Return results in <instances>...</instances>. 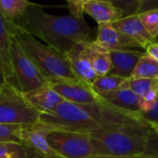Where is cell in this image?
I'll return each instance as SVG.
<instances>
[{"instance_id": "6da1fadb", "label": "cell", "mask_w": 158, "mask_h": 158, "mask_svg": "<svg viewBox=\"0 0 158 158\" xmlns=\"http://www.w3.org/2000/svg\"><path fill=\"white\" fill-rule=\"evenodd\" d=\"M15 22L64 56L76 44L91 41V29L84 18L51 15L34 3Z\"/></svg>"}, {"instance_id": "7a4b0ae2", "label": "cell", "mask_w": 158, "mask_h": 158, "mask_svg": "<svg viewBox=\"0 0 158 158\" xmlns=\"http://www.w3.org/2000/svg\"><path fill=\"white\" fill-rule=\"evenodd\" d=\"M148 126H124L90 134L92 156H142L147 148L151 133Z\"/></svg>"}, {"instance_id": "3957f363", "label": "cell", "mask_w": 158, "mask_h": 158, "mask_svg": "<svg viewBox=\"0 0 158 158\" xmlns=\"http://www.w3.org/2000/svg\"><path fill=\"white\" fill-rule=\"evenodd\" d=\"M6 22L10 34L47 81L78 80L64 56L39 41L18 23Z\"/></svg>"}, {"instance_id": "277c9868", "label": "cell", "mask_w": 158, "mask_h": 158, "mask_svg": "<svg viewBox=\"0 0 158 158\" xmlns=\"http://www.w3.org/2000/svg\"><path fill=\"white\" fill-rule=\"evenodd\" d=\"M39 122L52 130L89 134L107 130L100 118L98 104L80 105L65 100L53 112L40 114Z\"/></svg>"}, {"instance_id": "5b68a950", "label": "cell", "mask_w": 158, "mask_h": 158, "mask_svg": "<svg viewBox=\"0 0 158 158\" xmlns=\"http://www.w3.org/2000/svg\"><path fill=\"white\" fill-rule=\"evenodd\" d=\"M39 118L40 113L19 89L8 83L0 86V123L27 127L37 123Z\"/></svg>"}, {"instance_id": "8992f818", "label": "cell", "mask_w": 158, "mask_h": 158, "mask_svg": "<svg viewBox=\"0 0 158 158\" xmlns=\"http://www.w3.org/2000/svg\"><path fill=\"white\" fill-rule=\"evenodd\" d=\"M11 64L16 86L22 94L31 92L47 81L44 76L24 53L12 35Z\"/></svg>"}, {"instance_id": "52a82bcc", "label": "cell", "mask_w": 158, "mask_h": 158, "mask_svg": "<svg viewBox=\"0 0 158 158\" xmlns=\"http://www.w3.org/2000/svg\"><path fill=\"white\" fill-rule=\"evenodd\" d=\"M46 139L63 158H90L93 156L89 133L52 130Z\"/></svg>"}, {"instance_id": "ba28073f", "label": "cell", "mask_w": 158, "mask_h": 158, "mask_svg": "<svg viewBox=\"0 0 158 158\" xmlns=\"http://www.w3.org/2000/svg\"><path fill=\"white\" fill-rule=\"evenodd\" d=\"M53 89L68 102L80 105L106 104L107 102L96 94L92 86L79 80H60L50 81Z\"/></svg>"}, {"instance_id": "9c48e42d", "label": "cell", "mask_w": 158, "mask_h": 158, "mask_svg": "<svg viewBox=\"0 0 158 158\" xmlns=\"http://www.w3.org/2000/svg\"><path fill=\"white\" fill-rule=\"evenodd\" d=\"M51 131V128L39 121L33 125L22 127L20 131L21 144L47 158H63L47 142L46 137Z\"/></svg>"}, {"instance_id": "30bf717a", "label": "cell", "mask_w": 158, "mask_h": 158, "mask_svg": "<svg viewBox=\"0 0 158 158\" xmlns=\"http://www.w3.org/2000/svg\"><path fill=\"white\" fill-rule=\"evenodd\" d=\"M73 73L78 80L92 86V83L98 78L94 72L87 50V41L76 44L65 56Z\"/></svg>"}, {"instance_id": "8fae6325", "label": "cell", "mask_w": 158, "mask_h": 158, "mask_svg": "<svg viewBox=\"0 0 158 158\" xmlns=\"http://www.w3.org/2000/svg\"><path fill=\"white\" fill-rule=\"evenodd\" d=\"M94 41L109 51L127 50L137 47L144 48L140 42L118 31L111 23L98 25L97 36Z\"/></svg>"}, {"instance_id": "7c38bea8", "label": "cell", "mask_w": 158, "mask_h": 158, "mask_svg": "<svg viewBox=\"0 0 158 158\" xmlns=\"http://www.w3.org/2000/svg\"><path fill=\"white\" fill-rule=\"evenodd\" d=\"M24 98L40 114L53 112L64 99L53 89L50 81H46L42 86L23 94Z\"/></svg>"}, {"instance_id": "4fadbf2b", "label": "cell", "mask_w": 158, "mask_h": 158, "mask_svg": "<svg viewBox=\"0 0 158 158\" xmlns=\"http://www.w3.org/2000/svg\"><path fill=\"white\" fill-rule=\"evenodd\" d=\"M84 13L93 18L97 23H113L124 16L121 8L108 0H85Z\"/></svg>"}, {"instance_id": "5bb4252c", "label": "cell", "mask_w": 158, "mask_h": 158, "mask_svg": "<svg viewBox=\"0 0 158 158\" xmlns=\"http://www.w3.org/2000/svg\"><path fill=\"white\" fill-rule=\"evenodd\" d=\"M142 55V52L132 49L110 51L111 69L109 74L124 79L131 78Z\"/></svg>"}, {"instance_id": "9a60e30c", "label": "cell", "mask_w": 158, "mask_h": 158, "mask_svg": "<svg viewBox=\"0 0 158 158\" xmlns=\"http://www.w3.org/2000/svg\"><path fill=\"white\" fill-rule=\"evenodd\" d=\"M0 63L6 83L16 86L11 64V35L6 20L0 15ZM18 89V88H17Z\"/></svg>"}, {"instance_id": "2e32d148", "label": "cell", "mask_w": 158, "mask_h": 158, "mask_svg": "<svg viewBox=\"0 0 158 158\" xmlns=\"http://www.w3.org/2000/svg\"><path fill=\"white\" fill-rule=\"evenodd\" d=\"M111 24L118 31L140 42L144 46V49L147 44L153 42L152 37L141 22L139 14L123 17Z\"/></svg>"}, {"instance_id": "e0dca14e", "label": "cell", "mask_w": 158, "mask_h": 158, "mask_svg": "<svg viewBox=\"0 0 158 158\" xmlns=\"http://www.w3.org/2000/svg\"><path fill=\"white\" fill-rule=\"evenodd\" d=\"M87 50L91 65L97 76L108 74L111 69L110 51L95 41H87Z\"/></svg>"}, {"instance_id": "ac0fdd59", "label": "cell", "mask_w": 158, "mask_h": 158, "mask_svg": "<svg viewBox=\"0 0 158 158\" xmlns=\"http://www.w3.org/2000/svg\"><path fill=\"white\" fill-rule=\"evenodd\" d=\"M108 104L135 113H140V97L137 96L131 89L121 88L115 92L101 96Z\"/></svg>"}, {"instance_id": "d6986e66", "label": "cell", "mask_w": 158, "mask_h": 158, "mask_svg": "<svg viewBox=\"0 0 158 158\" xmlns=\"http://www.w3.org/2000/svg\"><path fill=\"white\" fill-rule=\"evenodd\" d=\"M32 4L27 0H0V15L6 21H18Z\"/></svg>"}, {"instance_id": "ffe728a7", "label": "cell", "mask_w": 158, "mask_h": 158, "mask_svg": "<svg viewBox=\"0 0 158 158\" xmlns=\"http://www.w3.org/2000/svg\"><path fill=\"white\" fill-rule=\"evenodd\" d=\"M127 81L128 79H124L108 73L104 76H99L92 83V88L96 94L102 96L104 94L115 92L121 88H128Z\"/></svg>"}, {"instance_id": "44dd1931", "label": "cell", "mask_w": 158, "mask_h": 158, "mask_svg": "<svg viewBox=\"0 0 158 158\" xmlns=\"http://www.w3.org/2000/svg\"><path fill=\"white\" fill-rule=\"evenodd\" d=\"M131 78L151 79L158 81V61L146 52H143Z\"/></svg>"}, {"instance_id": "7402d4cb", "label": "cell", "mask_w": 158, "mask_h": 158, "mask_svg": "<svg viewBox=\"0 0 158 158\" xmlns=\"http://www.w3.org/2000/svg\"><path fill=\"white\" fill-rule=\"evenodd\" d=\"M127 87L131 89L137 96L143 97L147 93L158 87V81L151 79H134L129 78Z\"/></svg>"}, {"instance_id": "603a6c76", "label": "cell", "mask_w": 158, "mask_h": 158, "mask_svg": "<svg viewBox=\"0 0 158 158\" xmlns=\"http://www.w3.org/2000/svg\"><path fill=\"white\" fill-rule=\"evenodd\" d=\"M139 18L147 32L154 39L158 34V7L143 10L139 13Z\"/></svg>"}, {"instance_id": "cb8c5ba5", "label": "cell", "mask_w": 158, "mask_h": 158, "mask_svg": "<svg viewBox=\"0 0 158 158\" xmlns=\"http://www.w3.org/2000/svg\"><path fill=\"white\" fill-rule=\"evenodd\" d=\"M21 129L22 127L19 125L0 123V143L21 144Z\"/></svg>"}, {"instance_id": "d4e9b609", "label": "cell", "mask_w": 158, "mask_h": 158, "mask_svg": "<svg viewBox=\"0 0 158 158\" xmlns=\"http://www.w3.org/2000/svg\"><path fill=\"white\" fill-rule=\"evenodd\" d=\"M0 158H27L21 144L0 143Z\"/></svg>"}, {"instance_id": "484cf974", "label": "cell", "mask_w": 158, "mask_h": 158, "mask_svg": "<svg viewBox=\"0 0 158 158\" xmlns=\"http://www.w3.org/2000/svg\"><path fill=\"white\" fill-rule=\"evenodd\" d=\"M157 88L147 93L143 97H140V110L142 113L150 111L157 103Z\"/></svg>"}, {"instance_id": "4316f807", "label": "cell", "mask_w": 158, "mask_h": 158, "mask_svg": "<svg viewBox=\"0 0 158 158\" xmlns=\"http://www.w3.org/2000/svg\"><path fill=\"white\" fill-rule=\"evenodd\" d=\"M84 3L85 0H71L68 1V9L69 15L75 18H84Z\"/></svg>"}, {"instance_id": "83f0119b", "label": "cell", "mask_w": 158, "mask_h": 158, "mask_svg": "<svg viewBox=\"0 0 158 158\" xmlns=\"http://www.w3.org/2000/svg\"><path fill=\"white\" fill-rule=\"evenodd\" d=\"M143 156H150L158 158V134L151 131L148 141H147V148L145 154Z\"/></svg>"}, {"instance_id": "f1b7e54d", "label": "cell", "mask_w": 158, "mask_h": 158, "mask_svg": "<svg viewBox=\"0 0 158 158\" xmlns=\"http://www.w3.org/2000/svg\"><path fill=\"white\" fill-rule=\"evenodd\" d=\"M141 115L146 122L158 124V101L156 104V106L150 111L145 112V113L141 112Z\"/></svg>"}, {"instance_id": "f546056e", "label": "cell", "mask_w": 158, "mask_h": 158, "mask_svg": "<svg viewBox=\"0 0 158 158\" xmlns=\"http://www.w3.org/2000/svg\"><path fill=\"white\" fill-rule=\"evenodd\" d=\"M145 50L147 54H149L153 58H155L156 61H158V44L153 43V42L150 43L145 47Z\"/></svg>"}, {"instance_id": "4dcf8cb0", "label": "cell", "mask_w": 158, "mask_h": 158, "mask_svg": "<svg viewBox=\"0 0 158 158\" xmlns=\"http://www.w3.org/2000/svg\"><path fill=\"white\" fill-rule=\"evenodd\" d=\"M22 147L24 149V152H25V155H26L27 158H47L44 156H42V155H40L39 153L35 152L34 150L31 149L30 147H27L25 145H22Z\"/></svg>"}, {"instance_id": "1f68e13d", "label": "cell", "mask_w": 158, "mask_h": 158, "mask_svg": "<svg viewBox=\"0 0 158 158\" xmlns=\"http://www.w3.org/2000/svg\"><path fill=\"white\" fill-rule=\"evenodd\" d=\"M148 127L151 129V131H153L154 132H156L158 134V124H155V123H150V122H146Z\"/></svg>"}, {"instance_id": "d6a6232c", "label": "cell", "mask_w": 158, "mask_h": 158, "mask_svg": "<svg viewBox=\"0 0 158 158\" xmlns=\"http://www.w3.org/2000/svg\"><path fill=\"white\" fill-rule=\"evenodd\" d=\"M6 83V81H5V76H4V72H3V69H2V66H1V63H0V86L5 84Z\"/></svg>"}, {"instance_id": "836d02e7", "label": "cell", "mask_w": 158, "mask_h": 158, "mask_svg": "<svg viewBox=\"0 0 158 158\" xmlns=\"http://www.w3.org/2000/svg\"><path fill=\"white\" fill-rule=\"evenodd\" d=\"M90 158H140V156H134V157H111V156H91Z\"/></svg>"}, {"instance_id": "e575fe53", "label": "cell", "mask_w": 158, "mask_h": 158, "mask_svg": "<svg viewBox=\"0 0 158 158\" xmlns=\"http://www.w3.org/2000/svg\"><path fill=\"white\" fill-rule=\"evenodd\" d=\"M153 43H156V44H158V34L153 39Z\"/></svg>"}, {"instance_id": "d590c367", "label": "cell", "mask_w": 158, "mask_h": 158, "mask_svg": "<svg viewBox=\"0 0 158 158\" xmlns=\"http://www.w3.org/2000/svg\"><path fill=\"white\" fill-rule=\"evenodd\" d=\"M140 158H157V157H154V156H140Z\"/></svg>"}, {"instance_id": "8d00e7d4", "label": "cell", "mask_w": 158, "mask_h": 158, "mask_svg": "<svg viewBox=\"0 0 158 158\" xmlns=\"http://www.w3.org/2000/svg\"><path fill=\"white\" fill-rule=\"evenodd\" d=\"M157 100H158V87H157Z\"/></svg>"}]
</instances>
